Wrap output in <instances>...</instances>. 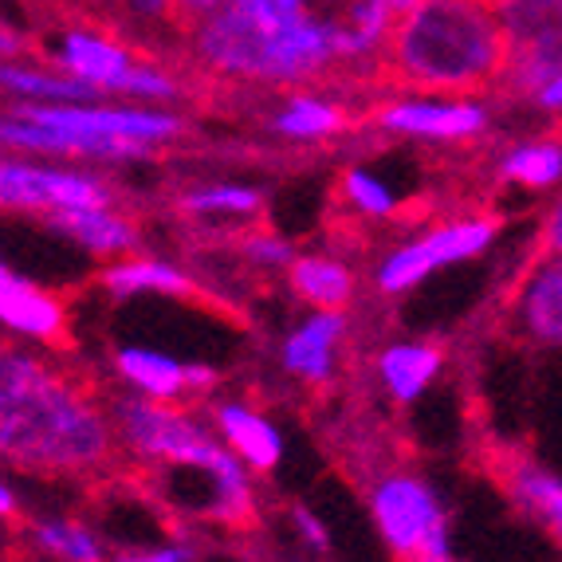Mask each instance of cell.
<instances>
[{
	"label": "cell",
	"instance_id": "cell-21",
	"mask_svg": "<svg viewBox=\"0 0 562 562\" xmlns=\"http://www.w3.org/2000/svg\"><path fill=\"white\" fill-rule=\"evenodd\" d=\"M288 283L311 311H347L355 300V272L330 256H295L288 263Z\"/></svg>",
	"mask_w": 562,
	"mask_h": 562
},
{
	"label": "cell",
	"instance_id": "cell-28",
	"mask_svg": "<svg viewBox=\"0 0 562 562\" xmlns=\"http://www.w3.org/2000/svg\"><path fill=\"white\" fill-rule=\"evenodd\" d=\"M240 252L244 260L260 263V268H288L295 260V248L276 233H248L240 240Z\"/></svg>",
	"mask_w": 562,
	"mask_h": 562
},
{
	"label": "cell",
	"instance_id": "cell-6",
	"mask_svg": "<svg viewBox=\"0 0 562 562\" xmlns=\"http://www.w3.org/2000/svg\"><path fill=\"white\" fill-rule=\"evenodd\" d=\"M370 516L397 562H452L441 499L413 472H390L370 492Z\"/></svg>",
	"mask_w": 562,
	"mask_h": 562
},
{
	"label": "cell",
	"instance_id": "cell-15",
	"mask_svg": "<svg viewBox=\"0 0 562 562\" xmlns=\"http://www.w3.org/2000/svg\"><path fill=\"white\" fill-rule=\"evenodd\" d=\"M496 480L507 487V496L516 499L527 516H535L551 531L554 543H562V480L554 472L519 457V452H504L496 460Z\"/></svg>",
	"mask_w": 562,
	"mask_h": 562
},
{
	"label": "cell",
	"instance_id": "cell-9",
	"mask_svg": "<svg viewBox=\"0 0 562 562\" xmlns=\"http://www.w3.org/2000/svg\"><path fill=\"white\" fill-rule=\"evenodd\" d=\"M114 205V189L99 173L67 166H40L24 154L0 158V209L4 213H67V209Z\"/></svg>",
	"mask_w": 562,
	"mask_h": 562
},
{
	"label": "cell",
	"instance_id": "cell-14",
	"mask_svg": "<svg viewBox=\"0 0 562 562\" xmlns=\"http://www.w3.org/2000/svg\"><path fill=\"white\" fill-rule=\"evenodd\" d=\"M213 425L221 432V441L240 457V464L248 472H268L280 469L283 460V437L260 409H252L248 402H221L213 409Z\"/></svg>",
	"mask_w": 562,
	"mask_h": 562
},
{
	"label": "cell",
	"instance_id": "cell-13",
	"mask_svg": "<svg viewBox=\"0 0 562 562\" xmlns=\"http://www.w3.org/2000/svg\"><path fill=\"white\" fill-rule=\"evenodd\" d=\"M347 335V311H311L300 327L283 338L280 362L300 382H330L335 374V350Z\"/></svg>",
	"mask_w": 562,
	"mask_h": 562
},
{
	"label": "cell",
	"instance_id": "cell-5",
	"mask_svg": "<svg viewBox=\"0 0 562 562\" xmlns=\"http://www.w3.org/2000/svg\"><path fill=\"white\" fill-rule=\"evenodd\" d=\"M52 67L91 87L99 99H138L169 106L181 94L178 76L158 59H142L126 40L99 24H71L52 44Z\"/></svg>",
	"mask_w": 562,
	"mask_h": 562
},
{
	"label": "cell",
	"instance_id": "cell-11",
	"mask_svg": "<svg viewBox=\"0 0 562 562\" xmlns=\"http://www.w3.org/2000/svg\"><path fill=\"white\" fill-rule=\"evenodd\" d=\"M114 374L131 385V394L154 397V402H181L189 390H209L216 382V370L189 366L150 347H119L111 355Z\"/></svg>",
	"mask_w": 562,
	"mask_h": 562
},
{
	"label": "cell",
	"instance_id": "cell-29",
	"mask_svg": "<svg viewBox=\"0 0 562 562\" xmlns=\"http://www.w3.org/2000/svg\"><path fill=\"white\" fill-rule=\"evenodd\" d=\"M539 256H562V193L543 216V233H539Z\"/></svg>",
	"mask_w": 562,
	"mask_h": 562
},
{
	"label": "cell",
	"instance_id": "cell-37",
	"mask_svg": "<svg viewBox=\"0 0 562 562\" xmlns=\"http://www.w3.org/2000/svg\"><path fill=\"white\" fill-rule=\"evenodd\" d=\"M79 4H91V9H111L114 0H79Z\"/></svg>",
	"mask_w": 562,
	"mask_h": 562
},
{
	"label": "cell",
	"instance_id": "cell-20",
	"mask_svg": "<svg viewBox=\"0 0 562 562\" xmlns=\"http://www.w3.org/2000/svg\"><path fill=\"white\" fill-rule=\"evenodd\" d=\"M445 350L437 342H394L378 358V374H382L385 394L397 405H409L429 390V382L441 374Z\"/></svg>",
	"mask_w": 562,
	"mask_h": 562
},
{
	"label": "cell",
	"instance_id": "cell-35",
	"mask_svg": "<svg viewBox=\"0 0 562 562\" xmlns=\"http://www.w3.org/2000/svg\"><path fill=\"white\" fill-rule=\"evenodd\" d=\"M0 516H16V496H12V487L0 480Z\"/></svg>",
	"mask_w": 562,
	"mask_h": 562
},
{
	"label": "cell",
	"instance_id": "cell-30",
	"mask_svg": "<svg viewBox=\"0 0 562 562\" xmlns=\"http://www.w3.org/2000/svg\"><path fill=\"white\" fill-rule=\"evenodd\" d=\"M291 519H295V527H300V539H303V543L315 547V551H327V547H330V535H327V527H323L319 516H311L307 507H295V512H291Z\"/></svg>",
	"mask_w": 562,
	"mask_h": 562
},
{
	"label": "cell",
	"instance_id": "cell-8",
	"mask_svg": "<svg viewBox=\"0 0 562 562\" xmlns=\"http://www.w3.org/2000/svg\"><path fill=\"white\" fill-rule=\"evenodd\" d=\"M499 233L496 216H457L441 228H429L417 240L397 244L394 252L378 263V291L382 295H405L432 272H445L452 263L476 260L492 248Z\"/></svg>",
	"mask_w": 562,
	"mask_h": 562
},
{
	"label": "cell",
	"instance_id": "cell-16",
	"mask_svg": "<svg viewBox=\"0 0 562 562\" xmlns=\"http://www.w3.org/2000/svg\"><path fill=\"white\" fill-rule=\"evenodd\" d=\"M0 327L20 338H32V342H59L67 330V311L56 295L12 276L0 288Z\"/></svg>",
	"mask_w": 562,
	"mask_h": 562
},
{
	"label": "cell",
	"instance_id": "cell-26",
	"mask_svg": "<svg viewBox=\"0 0 562 562\" xmlns=\"http://www.w3.org/2000/svg\"><path fill=\"white\" fill-rule=\"evenodd\" d=\"M36 543L44 547L47 554H56V559H64V562H106L103 543H99L87 527L67 524V519H47V524H40Z\"/></svg>",
	"mask_w": 562,
	"mask_h": 562
},
{
	"label": "cell",
	"instance_id": "cell-4",
	"mask_svg": "<svg viewBox=\"0 0 562 562\" xmlns=\"http://www.w3.org/2000/svg\"><path fill=\"white\" fill-rule=\"evenodd\" d=\"M114 437L126 452L142 457L146 464L186 472H233L244 469L228 445L216 441V432L186 413L178 402H154L142 394H122L111 405Z\"/></svg>",
	"mask_w": 562,
	"mask_h": 562
},
{
	"label": "cell",
	"instance_id": "cell-22",
	"mask_svg": "<svg viewBox=\"0 0 562 562\" xmlns=\"http://www.w3.org/2000/svg\"><path fill=\"white\" fill-rule=\"evenodd\" d=\"M99 283L119 300H131V295H178V300H186L198 291V283L189 280L181 268H173L169 260H150V256L106 263Z\"/></svg>",
	"mask_w": 562,
	"mask_h": 562
},
{
	"label": "cell",
	"instance_id": "cell-31",
	"mask_svg": "<svg viewBox=\"0 0 562 562\" xmlns=\"http://www.w3.org/2000/svg\"><path fill=\"white\" fill-rule=\"evenodd\" d=\"M114 562H193V554H189V547H150V551L119 554Z\"/></svg>",
	"mask_w": 562,
	"mask_h": 562
},
{
	"label": "cell",
	"instance_id": "cell-19",
	"mask_svg": "<svg viewBox=\"0 0 562 562\" xmlns=\"http://www.w3.org/2000/svg\"><path fill=\"white\" fill-rule=\"evenodd\" d=\"M0 94L12 103H94L99 94L79 79L64 76L47 64H24V59H0Z\"/></svg>",
	"mask_w": 562,
	"mask_h": 562
},
{
	"label": "cell",
	"instance_id": "cell-18",
	"mask_svg": "<svg viewBox=\"0 0 562 562\" xmlns=\"http://www.w3.org/2000/svg\"><path fill=\"white\" fill-rule=\"evenodd\" d=\"M268 126L288 142H327L347 131V111L315 87H291L272 111Z\"/></svg>",
	"mask_w": 562,
	"mask_h": 562
},
{
	"label": "cell",
	"instance_id": "cell-17",
	"mask_svg": "<svg viewBox=\"0 0 562 562\" xmlns=\"http://www.w3.org/2000/svg\"><path fill=\"white\" fill-rule=\"evenodd\" d=\"M47 225L64 233L67 240H76L83 252L111 256L122 260L126 252L138 248V228L131 216H122L114 205H91V209H67V213H52Z\"/></svg>",
	"mask_w": 562,
	"mask_h": 562
},
{
	"label": "cell",
	"instance_id": "cell-2",
	"mask_svg": "<svg viewBox=\"0 0 562 562\" xmlns=\"http://www.w3.org/2000/svg\"><path fill=\"white\" fill-rule=\"evenodd\" d=\"M181 36L189 59L216 79L307 87L338 71L330 40L268 0H221L205 16L189 20Z\"/></svg>",
	"mask_w": 562,
	"mask_h": 562
},
{
	"label": "cell",
	"instance_id": "cell-12",
	"mask_svg": "<svg viewBox=\"0 0 562 562\" xmlns=\"http://www.w3.org/2000/svg\"><path fill=\"white\" fill-rule=\"evenodd\" d=\"M512 323L535 347H562V256H539L512 300Z\"/></svg>",
	"mask_w": 562,
	"mask_h": 562
},
{
	"label": "cell",
	"instance_id": "cell-10",
	"mask_svg": "<svg viewBox=\"0 0 562 562\" xmlns=\"http://www.w3.org/2000/svg\"><path fill=\"white\" fill-rule=\"evenodd\" d=\"M374 126L394 138L452 146V142H472L487 131V106L472 94L405 91L374 106Z\"/></svg>",
	"mask_w": 562,
	"mask_h": 562
},
{
	"label": "cell",
	"instance_id": "cell-25",
	"mask_svg": "<svg viewBox=\"0 0 562 562\" xmlns=\"http://www.w3.org/2000/svg\"><path fill=\"white\" fill-rule=\"evenodd\" d=\"M342 198L355 213L370 216V221H385V216L397 213V193L378 178L374 169H362V166H350L342 173Z\"/></svg>",
	"mask_w": 562,
	"mask_h": 562
},
{
	"label": "cell",
	"instance_id": "cell-7",
	"mask_svg": "<svg viewBox=\"0 0 562 562\" xmlns=\"http://www.w3.org/2000/svg\"><path fill=\"white\" fill-rule=\"evenodd\" d=\"M496 12L507 36L499 83L535 99V91L562 71V0H496Z\"/></svg>",
	"mask_w": 562,
	"mask_h": 562
},
{
	"label": "cell",
	"instance_id": "cell-23",
	"mask_svg": "<svg viewBox=\"0 0 562 562\" xmlns=\"http://www.w3.org/2000/svg\"><path fill=\"white\" fill-rule=\"evenodd\" d=\"M499 178L519 189H554L562 181V142H519L499 158Z\"/></svg>",
	"mask_w": 562,
	"mask_h": 562
},
{
	"label": "cell",
	"instance_id": "cell-36",
	"mask_svg": "<svg viewBox=\"0 0 562 562\" xmlns=\"http://www.w3.org/2000/svg\"><path fill=\"white\" fill-rule=\"evenodd\" d=\"M12 276H16V272H12V268H9V263H4V260H0V288H4V283H9V280H12Z\"/></svg>",
	"mask_w": 562,
	"mask_h": 562
},
{
	"label": "cell",
	"instance_id": "cell-33",
	"mask_svg": "<svg viewBox=\"0 0 562 562\" xmlns=\"http://www.w3.org/2000/svg\"><path fill=\"white\" fill-rule=\"evenodd\" d=\"M24 47H29L24 32L0 16V59H20V56H24Z\"/></svg>",
	"mask_w": 562,
	"mask_h": 562
},
{
	"label": "cell",
	"instance_id": "cell-24",
	"mask_svg": "<svg viewBox=\"0 0 562 562\" xmlns=\"http://www.w3.org/2000/svg\"><path fill=\"white\" fill-rule=\"evenodd\" d=\"M263 209V193L256 186H236V181H213V186H198L181 193V213L189 216H256Z\"/></svg>",
	"mask_w": 562,
	"mask_h": 562
},
{
	"label": "cell",
	"instance_id": "cell-1",
	"mask_svg": "<svg viewBox=\"0 0 562 562\" xmlns=\"http://www.w3.org/2000/svg\"><path fill=\"white\" fill-rule=\"evenodd\" d=\"M119 449L111 409L91 385L0 342V460L44 476H91Z\"/></svg>",
	"mask_w": 562,
	"mask_h": 562
},
{
	"label": "cell",
	"instance_id": "cell-32",
	"mask_svg": "<svg viewBox=\"0 0 562 562\" xmlns=\"http://www.w3.org/2000/svg\"><path fill=\"white\" fill-rule=\"evenodd\" d=\"M539 111H547V114H562V71H554L551 79H547L539 91H535V99H531Z\"/></svg>",
	"mask_w": 562,
	"mask_h": 562
},
{
	"label": "cell",
	"instance_id": "cell-3",
	"mask_svg": "<svg viewBox=\"0 0 562 562\" xmlns=\"http://www.w3.org/2000/svg\"><path fill=\"white\" fill-rule=\"evenodd\" d=\"M507 36L496 0H422L385 44V76L405 91L476 94L499 83Z\"/></svg>",
	"mask_w": 562,
	"mask_h": 562
},
{
	"label": "cell",
	"instance_id": "cell-34",
	"mask_svg": "<svg viewBox=\"0 0 562 562\" xmlns=\"http://www.w3.org/2000/svg\"><path fill=\"white\" fill-rule=\"evenodd\" d=\"M382 4H385V9H390V16L402 20V16H409V12L417 9L422 0H382Z\"/></svg>",
	"mask_w": 562,
	"mask_h": 562
},
{
	"label": "cell",
	"instance_id": "cell-27",
	"mask_svg": "<svg viewBox=\"0 0 562 562\" xmlns=\"http://www.w3.org/2000/svg\"><path fill=\"white\" fill-rule=\"evenodd\" d=\"M111 12L119 20H126L131 29H142V32H158V29L181 32L186 29L178 0H114Z\"/></svg>",
	"mask_w": 562,
	"mask_h": 562
}]
</instances>
